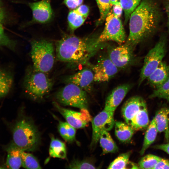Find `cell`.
<instances>
[{"mask_svg":"<svg viewBox=\"0 0 169 169\" xmlns=\"http://www.w3.org/2000/svg\"><path fill=\"white\" fill-rule=\"evenodd\" d=\"M110 1L113 5L120 3V0H110Z\"/></svg>","mask_w":169,"mask_h":169,"instance_id":"43","label":"cell"},{"mask_svg":"<svg viewBox=\"0 0 169 169\" xmlns=\"http://www.w3.org/2000/svg\"><path fill=\"white\" fill-rule=\"evenodd\" d=\"M149 97L162 98L169 102V78L161 85L156 88Z\"/></svg>","mask_w":169,"mask_h":169,"instance_id":"32","label":"cell"},{"mask_svg":"<svg viewBox=\"0 0 169 169\" xmlns=\"http://www.w3.org/2000/svg\"><path fill=\"white\" fill-rule=\"evenodd\" d=\"M13 83L12 74L0 67V98L3 97L8 94Z\"/></svg>","mask_w":169,"mask_h":169,"instance_id":"25","label":"cell"},{"mask_svg":"<svg viewBox=\"0 0 169 169\" xmlns=\"http://www.w3.org/2000/svg\"><path fill=\"white\" fill-rule=\"evenodd\" d=\"M154 169H169V160L161 158Z\"/></svg>","mask_w":169,"mask_h":169,"instance_id":"38","label":"cell"},{"mask_svg":"<svg viewBox=\"0 0 169 169\" xmlns=\"http://www.w3.org/2000/svg\"><path fill=\"white\" fill-rule=\"evenodd\" d=\"M49 153L50 156L54 158L64 159L66 157V148L65 143L54 137L51 138Z\"/></svg>","mask_w":169,"mask_h":169,"instance_id":"23","label":"cell"},{"mask_svg":"<svg viewBox=\"0 0 169 169\" xmlns=\"http://www.w3.org/2000/svg\"><path fill=\"white\" fill-rule=\"evenodd\" d=\"M166 37L162 35L145 56L140 73L139 84L147 79L162 62L166 53Z\"/></svg>","mask_w":169,"mask_h":169,"instance_id":"7","label":"cell"},{"mask_svg":"<svg viewBox=\"0 0 169 169\" xmlns=\"http://www.w3.org/2000/svg\"><path fill=\"white\" fill-rule=\"evenodd\" d=\"M7 167L9 169H19L22 165L21 150L13 143L7 149Z\"/></svg>","mask_w":169,"mask_h":169,"instance_id":"19","label":"cell"},{"mask_svg":"<svg viewBox=\"0 0 169 169\" xmlns=\"http://www.w3.org/2000/svg\"><path fill=\"white\" fill-rule=\"evenodd\" d=\"M99 141L102 148L103 154L114 153L118 151V147L108 131L104 130L101 132Z\"/></svg>","mask_w":169,"mask_h":169,"instance_id":"22","label":"cell"},{"mask_svg":"<svg viewBox=\"0 0 169 169\" xmlns=\"http://www.w3.org/2000/svg\"><path fill=\"white\" fill-rule=\"evenodd\" d=\"M165 11L167 17V26L169 34V0H166L164 3Z\"/></svg>","mask_w":169,"mask_h":169,"instance_id":"41","label":"cell"},{"mask_svg":"<svg viewBox=\"0 0 169 169\" xmlns=\"http://www.w3.org/2000/svg\"><path fill=\"white\" fill-rule=\"evenodd\" d=\"M74 10L79 14L86 18L88 16L89 12V7L85 5H81Z\"/></svg>","mask_w":169,"mask_h":169,"instance_id":"36","label":"cell"},{"mask_svg":"<svg viewBox=\"0 0 169 169\" xmlns=\"http://www.w3.org/2000/svg\"><path fill=\"white\" fill-rule=\"evenodd\" d=\"M5 14L3 8L0 1V23L3 21L5 18Z\"/></svg>","mask_w":169,"mask_h":169,"instance_id":"42","label":"cell"},{"mask_svg":"<svg viewBox=\"0 0 169 169\" xmlns=\"http://www.w3.org/2000/svg\"><path fill=\"white\" fill-rule=\"evenodd\" d=\"M83 0H64V3L69 8L74 9L80 5Z\"/></svg>","mask_w":169,"mask_h":169,"instance_id":"37","label":"cell"},{"mask_svg":"<svg viewBox=\"0 0 169 169\" xmlns=\"http://www.w3.org/2000/svg\"><path fill=\"white\" fill-rule=\"evenodd\" d=\"M66 84H74L87 92L91 91L94 80V73L91 69H83L76 73L68 75L65 78Z\"/></svg>","mask_w":169,"mask_h":169,"instance_id":"13","label":"cell"},{"mask_svg":"<svg viewBox=\"0 0 169 169\" xmlns=\"http://www.w3.org/2000/svg\"><path fill=\"white\" fill-rule=\"evenodd\" d=\"M158 132L164 133L167 142L169 141V109L162 108L157 111L154 118Z\"/></svg>","mask_w":169,"mask_h":169,"instance_id":"18","label":"cell"},{"mask_svg":"<svg viewBox=\"0 0 169 169\" xmlns=\"http://www.w3.org/2000/svg\"><path fill=\"white\" fill-rule=\"evenodd\" d=\"M149 119L146 105L142 107L131 120L129 125L134 130L146 129L149 125Z\"/></svg>","mask_w":169,"mask_h":169,"instance_id":"20","label":"cell"},{"mask_svg":"<svg viewBox=\"0 0 169 169\" xmlns=\"http://www.w3.org/2000/svg\"><path fill=\"white\" fill-rule=\"evenodd\" d=\"M169 78V65L161 62L155 70L147 78L149 83L157 88Z\"/></svg>","mask_w":169,"mask_h":169,"instance_id":"17","label":"cell"},{"mask_svg":"<svg viewBox=\"0 0 169 169\" xmlns=\"http://www.w3.org/2000/svg\"><path fill=\"white\" fill-rule=\"evenodd\" d=\"M113 6L112 9L111 10L112 11L115 15L120 18L122 14L123 10L120 3L113 5Z\"/></svg>","mask_w":169,"mask_h":169,"instance_id":"39","label":"cell"},{"mask_svg":"<svg viewBox=\"0 0 169 169\" xmlns=\"http://www.w3.org/2000/svg\"><path fill=\"white\" fill-rule=\"evenodd\" d=\"M53 104L66 122L75 129L84 127L91 120V116L87 109H80L79 112L63 107L55 102H53Z\"/></svg>","mask_w":169,"mask_h":169,"instance_id":"12","label":"cell"},{"mask_svg":"<svg viewBox=\"0 0 169 169\" xmlns=\"http://www.w3.org/2000/svg\"><path fill=\"white\" fill-rule=\"evenodd\" d=\"M53 82L47 73L35 69H27L23 80L26 93L33 100L43 99L51 90Z\"/></svg>","mask_w":169,"mask_h":169,"instance_id":"4","label":"cell"},{"mask_svg":"<svg viewBox=\"0 0 169 169\" xmlns=\"http://www.w3.org/2000/svg\"><path fill=\"white\" fill-rule=\"evenodd\" d=\"M22 166L26 169H41L36 158L32 154L21 150Z\"/></svg>","mask_w":169,"mask_h":169,"instance_id":"28","label":"cell"},{"mask_svg":"<svg viewBox=\"0 0 169 169\" xmlns=\"http://www.w3.org/2000/svg\"><path fill=\"white\" fill-rule=\"evenodd\" d=\"M96 1L100 13V17L98 22V24H99L102 23L105 20L113 5L110 0Z\"/></svg>","mask_w":169,"mask_h":169,"instance_id":"33","label":"cell"},{"mask_svg":"<svg viewBox=\"0 0 169 169\" xmlns=\"http://www.w3.org/2000/svg\"><path fill=\"white\" fill-rule=\"evenodd\" d=\"M131 88V84H126L115 88L106 98L104 110L114 113Z\"/></svg>","mask_w":169,"mask_h":169,"instance_id":"14","label":"cell"},{"mask_svg":"<svg viewBox=\"0 0 169 169\" xmlns=\"http://www.w3.org/2000/svg\"><path fill=\"white\" fill-rule=\"evenodd\" d=\"M146 105L141 97L135 96L128 99L122 108V114L126 123L129 125L131 121L141 109Z\"/></svg>","mask_w":169,"mask_h":169,"instance_id":"16","label":"cell"},{"mask_svg":"<svg viewBox=\"0 0 169 169\" xmlns=\"http://www.w3.org/2000/svg\"><path fill=\"white\" fill-rule=\"evenodd\" d=\"M162 13L155 0H142L129 18V34L126 43L134 49L157 31Z\"/></svg>","mask_w":169,"mask_h":169,"instance_id":"2","label":"cell"},{"mask_svg":"<svg viewBox=\"0 0 169 169\" xmlns=\"http://www.w3.org/2000/svg\"><path fill=\"white\" fill-rule=\"evenodd\" d=\"M134 50L133 48L125 43L109 50L108 55L120 70L124 69L131 64L134 59Z\"/></svg>","mask_w":169,"mask_h":169,"instance_id":"11","label":"cell"},{"mask_svg":"<svg viewBox=\"0 0 169 169\" xmlns=\"http://www.w3.org/2000/svg\"><path fill=\"white\" fill-rule=\"evenodd\" d=\"M131 154L128 151L120 155L108 166V169H126L129 163V159Z\"/></svg>","mask_w":169,"mask_h":169,"instance_id":"30","label":"cell"},{"mask_svg":"<svg viewBox=\"0 0 169 169\" xmlns=\"http://www.w3.org/2000/svg\"><path fill=\"white\" fill-rule=\"evenodd\" d=\"M98 37L82 38L73 35L63 36L55 44L57 59L68 63L71 68L88 64L90 59L107 46L106 42H99Z\"/></svg>","mask_w":169,"mask_h":169,"instance_id":"1","label":"cell"},{"mask_svg":"<svg viewBox=\"0 0 169 169\" xmlns=\"http://www.w3.org/2000/svg\"><path fill=\"white\" fill-rule=\"evenodd\" d=\"M30 55L35 70L47 73L52 69L54 62V49L52 43L45 39L31 42Z\"/></svg>","mask_w":169,"mask_h":169,"instance_id":"5","label":"cell"},{"mask_svg":"<svg viewBox=\"0 0 169 169\" xmlns=\"http://www.w3.org/2000/svg\"><path fill=\"white\" fill-rule=\"evenodd\" d=\"M29 5L32 12L33 19L35 21L45 23L51 19L53 11L48 0L30 3Z\"/></svg>","mask_w":169,"mask_h":169,"instance_id":"15","label":"cell"},{"mask_svg":"<svg viewBox=\"0 0 169 169\" xmlns=\"http://www.w3.org/2000/svg\"><path fill=\"white\" fill-rule=\"evenodd\" d=\"M114 114L104 109L92 119L91 146L95 145L99 141L100 135L103 130L108 131L114 126Z\"/></svg>","mask_w":169,"mask_h":169,"instance_id":"10","label":"cell"},{"mask_svg":"<svg viewBox=\"0 0 169 169\" xmlns=\"http://www.w3.org/2000/svg\"><path fill=\"white\" fill-rule=\"evenodd\" d=\"M13 144L24 151H33L40 142V135L33 121L27 118L19 120L13 131Z\"/></svg>","mask_w":169,"mask_h":169,"instance_id":"3","label":"cell"},{"mask_svg":"<svg viewBox=\"0 0 169 169\" xmlns=\"http://www.w3.org/2000/svg\"><path fill=\"white\" fill-rule=\"evenodd\" d=\"M86 18L79 14L74 10L71 11L67 17L69 28L71 31L75 30L84 23Z\"/></svg>","mask_w":169,"mask_h":169,"instance_id":"29","label":"cell"},{"mask_svg":"<svg viewBox=\"0 0 169 169\" xmlns=\"http://www.w3.org/2000/svg\"><path fill=\"white\" fill-rule=\"evenodd\" d=\"M154 147L156 149L162 150L169 154V142L166 144L157 145Z\"/></svg>","mask_w":169,"mask_h":169,"instance_id":"40","label":"cell"},{"mask_svg":"<svg viewBox=\"0 0 169 169\" xmlns=\"http://www.w3.org/2000/svg\"><path fill=\"white\" fill-rule=\"evenodd\" d=\"M0 46H5L12 50H14L16 44L10 39L4 33L3 28L0 24Z\"/></svg>","mask_w":169,"mask_h":169,"instance_id":"35","label":"cell"},{"mask_svg":"<svg viewBox=\"0 0 169 169\" xmlns=\"http://www.w3.org/2000/svg\"><path fill=\"white\" fill-rule=\"evenodd\" d=\"M90 66L94 73V81L97 82L108 81L119 70L108 55L100 58L95 64Z\"/></svg>","mask_w":169,"mask_h":169,"instance_id":"9","label":"cell"},{"mask_svg":"<svg viewBox=\"0 0 169 169\" xmlns=\"http://www.w3.org/2000/svg\"><path fill=\"white\" fill-rule=\"evenodd\" d=\"M158 132L154 118L149 125L146 131L143 146L140 152L142 155L155 140Z\"/></svg>","mask_w":169,"mask_h":169,"instance_id":"24","label":"cell"},{"mask_svg":"<svg viewBox=\"0 0 169 169\" xmlns=\"http://www.w3.org/2000/svg\"><path fill=\"white\" fill-rule=\"evenodd\" d=\"M104 29L98 37V41L100 43L113 41L119 44L124 43L126 39L125 33L120 18L110 11L105 19Z\"/></svg>","mask_w":169,"mask_h":169,"instance_id":"8","label":"cell"},{"mask_svg":"<svg viewBox=\"0 0 169 169\" xmlns=\"http://www.w3.org/2000/svg\"><path fill=\"white\" fill-rule=\"evenodd\" d=\"M142 0H120V4L124 12L125 23L128 21L132 13Z\"/></svg>","mask_w":169,"mask_h":169,"instance_id":"27","label":"cell"},{"mask_svg":"<svg viewBox=\"0 0 169 169\" xmlns=\"http://www.w3.org/2000/svg\"><path fill=\"white\" fill-rule=\"evenodd\" d=\"M114 126L115 135L120 141L126 142L131 140L135 131L131 126L119 121L115 122Z\"/></svg>","mask_w":169,"mask_h":169,"instance_id":"21","label":"cell"},{"mask_svg":"<svg viewBox=\"0 0 169 169\" xmlns=\"http://www.w3.org/2000/svg\"><path fill=\"white\" fill-rule=\"evenodd\" d=\"M58 129L62 137L68 142H72L75 138V128L67 122L59 121Z\"/></svg>","mask_w":169,"mask_h":169,"instance_id":"26","label":"cell"},{"mask_svg":"<svg viewBox=\"0 0 169 169\" xmlns=\"http://www.w3.org/2000/svg\"><path fill=\"white\" fill-rule=\"evenodd\" d=\"M67 168L74 169H95L94 164L87 160H74L68 166Z\"/></svg>","mask_w":169,"mask_h":169,"instance_id":"34","label":"cell"},{"mask_svg":"<svg viewBox=\"0 0 169 169\" xmlns=\"http://www.w3.org/2000/svg\"><path fill=\"white\" fill-rule=\"evenodd\" d=\"M161 158L152 154H148L143 157L138 164L139 168L154 169Z\"/></svg>","mask_w":169,"mask_h":169,"instance_id":"31","label":"cell"},{"mask_svg":"<svg viewBox=\"0 0 169 169\" xmlns=\"http://www.w3.org/2000/svg\"><path fill=\"white\" fill-rule=\"evenodd\" d=\"M67 84L56 94L57 101L63 105L80 109H87L88 102L87 92L74 84Z\"/></svg>","mask_w":169,"mask_h":169,"instance_id":"6","label":"cell"}]
</instances>
